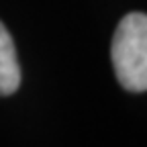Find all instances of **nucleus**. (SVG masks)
<instances>
[{"mask_svg":"<svg viewBox=\"0 0 147 147\" xmlns=\"http://www.w3.org/2000/svg\"><path fill=\"white\" fill-rule=\"evenodd\" d=\"M21 86V65L6 27L0 23V96L14 94Z\"/></svg>","mask_w":147,"mask_h":147,"instance_id":"obj_2","label":"nucleus"},{"mask_svg":"<svg viewBox=\"0 0 147 147\" xmlns=\"http://www.w3.org/2000/svg\"><path fill=\"white\" fill-rule=\"evenodd\" d=\"M119 84L129 92L147 90V14L131 12L119 23L110 47Z\"/></svg>","mask_w":147,"mask_h":147,"instance_id":"obj_1","label":"nucleus"}]
</instances>
